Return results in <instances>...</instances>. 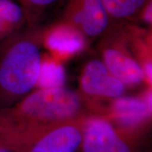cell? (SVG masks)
Masks as SVG:
<instances>
[{
	"instance_id": "4",
	"label": "cell",
	"mask_w": 152,
	"mask_h": 152,
	"mask_svg": "<svg viewBox=\"0 0 152 152\" xmlns=\"http://www.w3.org/2000/svg\"><path fill=\"white\" fill-rule=\"evenodd\" d=\"M99 37L101 60L112 75L125 86L137 85L145 81L141 66L131 50L129 24L111 21Z\"/></svg>"
},
{
	"instance_id": "10",
	"label": "cell",
	"mask_w": 152,
	"mask_h": 152,
	"mask_svg": "<svg viewBox=\"0 0 152 152\" xmlns=\"http://www.w3.org/2000/svg\"><path fill=\"white\" fill-rule=\"evenodd\" d=\"M27 27L21 7L14 0H0V43Z\"/></svg>"
},
{
	"instance_id": "13",
	"label": "cell",
	"mask_w": 152,
	"mask_h": 152,
	"mask_svg": "<svg viewBox=\"0 0 152 152\" xmlns=\"http://www.w3.org/2000/svg\"><path fill=\"white\" fill-rule=\"evenodd\" d=\"M21 7L27 20L28 28L40 27L45 14L63 0H14Z\"/></svg>"
},
{
	"instance_id": "5",
	"label": "cell",
	"mask_w": 152,
	"mask_h": 152,
	"mask_svg": "<svg viewBox=\"0 0 152 152\" xmlns=\"http://www.w3.org/2000/svg\"><path fill=\"white\" fill-rule=\"evenodd\" d=\"M60 20L76 28L88 41L99 37L111 23L102 0H67Z\"/></svg>"
},
{
	"instance_id": "11",
	"label": "cell",
	"mask_w": 152,
	"mask_h": 152,
	"mask_svg": "<svg viewBox=\"0 0 152 152\" xmlns=\"http://www.w3.org/2000/svg\"><path fill=\"white\" fill-rule=\"evenodd\" d=\"M65 68L59 61L49 56H42L37 89H55L64 87L66 83Z\"/></svg>"
},
{
	"instance_id": "12",
	"label": "cell",
	"mask_w": 152,
	"mask_h": 152,
	"mask_svg": "<svg viewBox=\"0 0 152 152\" xmlns=\"http://www.w3.org/2000/svg\"><path fill=\"white\" fill-rule=\"evenodd\" d=\"M111 21L135 18L147 0H102Z\"/></svg>"
},
{
	"instance_id": "2",
	"label": "cell",
	"mask_w": 152,
	"mask_h": 152,
	"mask_svg": "<svg viewBox=\"0 0 152 152\" xmlns=\"http://www.w3.org/2000/svg\"><path fill=\"white\" fill-rule=\"evenodd\" d=\"M82 100L65 87L31 91L12 106L0 109V134L45 128L77 119Z\"/></svg>"
},
{
	"instance_id": "1",
	"label": "cell",
	"mask_w": 152,
	"mask_h": 152,
	"mask_svg": "<svg viewBox=\"0 0 152 152\" xmlns=\"http://www.w3.org/2000/svg\"><path fill=\"white\" fill-rule=\"evenodd\" d=\"M45 29L26 28L0 43V109L12 106L35 88Z\"/></svg>"
},
{
	"instance_id": "3",
	"label": "cell",
	"mask_w": 152,
	"mask_h": 152,
	"mask_svg": "<svg viewBox=\"0 0 152 152\" xmlns=\"http://www.w3.org/2000/svg\"><path fill=\"white\" fill-rule=\"evenodd\" d=\"M83 124L77 119L0 136L15 152H76L81 146Z\"/></svg>"
},
{
	"instance_id": "9",
	"label": "cell",
	"mask_w": 152,
	"mask_h": 152,
	"mask_svg": "<svg viewBox=\"0 0 152 152\" xmlns=\"http://www.w3.org/2000/svg\"><path fill=\"white\" fill-rule=\"evenodd\" d=\"M87 42V38L80 32L61 20L44 31L42 45L58 58H66L81 52Z\"/></svg>"
},
{
	"instance_id": "15",
	"label": "cell",
	"mask_w": 152,
	"mask_h": 152,
	"mask_svg": "<svg viewBox=\"0 0 152 152\" xmlns=\"http://www.w3.org/2000/svg\"><path fill=\"white\" fill-rule=\"evenodd\" d=\"M0 152H15L14 150L11 149L10 147L6 145L5 144L0 142Z\"/></svg>"
},
{
	"instance_id": "14",
	"label": "cell",
	"mask_w": 152,
	"mask_h": 152,
	"mask_svg": "<svg viewBox=\"0 0 152 152\" xmlns=\"http://www.w3.org/2000/svg\"><path fill=\"white\" fill-rule=\"evenodd\" d=\"M152 0H147L138 12L135 18H139L144 23L151 26L152 23Z\"/></svg>"
},
{
	"instance_id": "7",
	"label": "cell",
	"mask_w": 152,
	"mask_h": 152,
	"mask_svg": "<svg viewBox=\"0 0 152 152\" xmlns=\"http://www.w3.org/2000/svg\"><path fill=\"white\" fill-rule=\"evenodd\" d=\"M80 87L88 96L114 99L124 94L126 86L110 73L102 60L93 58L83 68Z\"/></svg>"
},
{
	"instance_id": "6",
	"label": "cell",
	"mask_w": 152,
	"mask_h": 152,
	"mask_svg": "<svg viewBox=\"0 0 152 152\" xmlns=\"http://www.w3.org/2000/svg\"><path fill=\"white\" fill-rule=\"evenodd\" d=\"M81 145L83 152H132L113 125L101 117L84 122Z\"/></svg>"
},
{
	"instance_id": "8",
	"label": "cell",
	"mask_w": 152,
	"mask_h": 152,
	"mask_svg": "<svg viewBox=\"0 0 152 152\" xmlns=\"http://www.w3.org/2000/svg\"><path fill=\"white\" fill-rule=\"evenodd\" d=\"M151 90L142 96H125L113 99L111 114L116 122L128 129H134L144 124L151 115Z\"/></svg>"
}]
</instances>
